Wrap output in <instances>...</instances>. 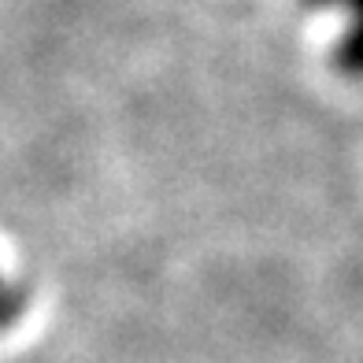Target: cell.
<instances>
[{
    "mask_svg": "<svg viewBox=\"0 0 363 363\" xmlns=\"http://www.w3.org/2000/svg\"><path fill=\"white\" fill-rule=\"evenodd\" d=\"M315 4H349L352 8V30L337 52V63L349 74H363V0H315Z\"/></svg>",
    "mask_w": 363,
    "mask_h": 363,
    "instance_id": "6da1fadb",
    "label": "cell"
}]
</instances>
